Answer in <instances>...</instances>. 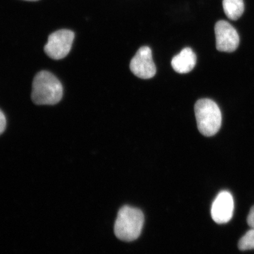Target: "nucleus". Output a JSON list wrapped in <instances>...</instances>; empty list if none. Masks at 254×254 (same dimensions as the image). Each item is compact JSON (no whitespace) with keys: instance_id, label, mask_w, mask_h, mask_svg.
<instances>
[{"instance_id":"obj_1","label":"nucleus","mask_w":254,"mask_h":254,"mask_svg":"<svg viewBox=\"0 0 254 254\" xmlns=\"http://www.w3.org/2000/svg\"><path fill=\"white\" fill-rule=\"evenodd\" d=\"M63 87L61 82L53 73L41 71L33 81L31 98L38 105H55L63 98Z\"/></svg>"},{"instance_id":"obj_2","label":"nucleus","mask_w":254,"mask_h":254,"mask_svg":"<svg viewBox=\"0 0 254 254\" xmlns=\"http://www.w3.org/2000/svg\"><path fill=\"white\" fill-rule=\"evenodd\" d=\"M144 215L139 209L125 205L119 210L115 224V234L125 242L136 240L141 235Z\"/></svg>"},{"instance_id":"obj_3","label":"nucleus","mask_w":254,"mask_h":254,"mask_svg":"<svg viewBox=\"0 0 254 254\" xmlns=\"http://www.w3.org/2000/svg\"><path fill=\"white\" fill-rule=\"evenodd\" d=\"M198 130L203 136L216 134L222 124V114L218 105L210 99H200L194 106Z\"/></svg>"},{"instance_id":"obj_4","label":"nucleus","mask_w":254,"mask_h":254,"mask_svg":"<svg viewBox=\"0 0 254 254\" xmlns=\"http://www.w3.org/2000/svg\"><path fill=\"white\" fill-rule=\"evenodd\" d=\"M74 36V33L70 30L63 29L54 32L48 37V43L44 48L45 53L51 59H63L69 53Z\"/></svg>"},{"instance_id":"obj_5","label":"nucleus","mask_w":254,"mask_h":254,"mask_svg":"<svg viewBox=\"0 0 254 254\" xmlns=\"http://www.w3.org/2000/svg\"><path fill=\"white\" fill-rule=\"evenodd\" d=\"M131 72L142 79H149L156 73V66L152 57L150 48L143 46L140 48L132 58L129 65Z\"/></svg>"},{"instance_id":"obj_6","label":"nucleus","mask_w":254,"mask_h":254,"mask_svg":"<svg viewBox=\"0 0 254 254\" xmlns=\"http://www.w3.org/2000/svg\"><path fill=\"white\" fill-rule=\"evenodd\" d=\"M216 48L220 52L232 53L240 44V36L235 28L225 21H219L215 26Z\"/></svg>"},{"instance_id":"obj_7","label":"nucleus","mask_w":254,"mask_h":254,"mask_svg":"<svg viewBox=\"0 0 254 254\" xmlns=\"http://www.w3.org/2000/svg\"><path fill=\"white\" fill-rule=\"evenodd\" d=\"M234 208L235 204L231 193L223 190L217 195L212 205V218L216 223H227L233 216Z\"/></svg>"},{"instance_id":"obj_8","label":"nucleus","mask_w":254,"mask_h":254,"mask_svg":"<svg viewBox=\"0 0 254 254\" xmlns=\"http://www.w3.org/2000/svg\"><path fill=\"white\" fill-rule=\"evenodd\" d=\"M196 55L190 48L182 50L178 55L172 60V66L176 72L187 73L194 68L196 64Z\"/></svg>"},{"instance_id":"obj_9","label":"nucleus","mask_w":254,"mask_h":254,"mask_svg":"<svg viewBox=\"0 0 254 254\" xmlns=\"http://www.w3.org/2000/svg\"><path fill=\"white\" fill-rule=\"evenodd\" d=\"M225 14L230 19H239L245 11L243 0H223L222 1Z\"/></svg>"},{"instance_id":"obj_10","label":"nucleus","mask_w":254,"mask_h":254,"mask_svg":"<svg viewBox=\"0 0 254 254\" xmlns=\"http://www.w3.org/2000/svg\"><path fill=\"white\" fill-rule=\"evenodd\" d=\"M238 247L241 251L254 250V229H251L246 232L239 241Z\"/></svg>"},{"instance_id":"obj_11","label":"nucleus","mask_w":254,"mask_h":254,"mask_svg":"<svg viewBox=\"0 0 254 254\" xmlns=\"http://www.w3.org/2000/svg\"><path fill=\"white\" fill-rule=\"evenodd\" d=\"M6 126V117L2 113L1 110H0V135L4 131L5 128Z\"/></svg>"},{"instance_id":"obj_12","label":"nucleus","mask_w":254,"mask_h":254,"mask_svg":"<svg viewBox=\"0 0 254 254\" xmlns=\"http://www.w3.org/2000/svg\"><path fill=\"white\" fill-rule=\"evenodd\" d=\"M247 223L252 229H254V205L251 208L248 216H247Z\"/></svg>"},{"instance_id":"obj_13","label":"nucleus","mask_w":254,"mask_h":254,"mask_svg":"<svg viewBox=\"0 0 254 254\" xmlns=\"http://www.w3.org/2000/svg\"><path fill=\"white\" fill-rule=\"evenodd\" d=\"M25 1H38V0H25Z\"/></svg>"}]
</instances>
